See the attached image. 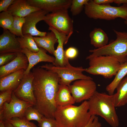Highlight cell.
I'll return each instance as SVG.
<instances>
[{
    "instance_id": "1f68e13d",
    "label": "cell",
    "mask_w": 127,
    "mask_h": 127,
    "mask_svg": "<svg viewBox=\"0 0 127 127\" xmlns=\"http://www.w3.org/2000/svg\"><path fill=\"white\" fill-rule=\"evenodd\" d=\"M38 125L39 127H58L55 119L48 118L44 116L38 123Z\"/></svg>"
},
{
    "instance_id": "e575fe53",
    "label": "cell",
    "mask_w": 127,
    "mask_h": 127,
    "mask_svg": "<svg viewBox=\"0 0 127 127\" xmlns=\"http://www.w3.org/2000/svg\"><path fill=\"white\" fill-rule=\"evenodd\" d=\"M101 124L99 122L98 117L92 115L87 124L83 127H101Z\"/></svg>"
},
{
    "instance_id": "74e56055",
    "label": "cell",
    "mask_w": 127,
    "mask_h": 127,
    "mask_svg": "<svg viewBox=\"0 0 127 127\" xmlns=\"http://www.w3.org/2000/svg\"><path fill=\"white\" fill-rule=\"evenodd\" d=\"M114 3L118 5L122 4H127V0H114Z\"/></svg>"
},
{
    "instance_id": "cb8c5ba5",
    "label": "cell",
    "mask_w": 127,
    "mask_h": 127,
    "mask_svg": "<svg viewBox=\"0 0 127 127\" xmlns=\"http://www.w3.org/2000/svg\"><path fill=\"white\" fill-rule=\"evenodd\" d=\"M127 74V64L123 65L119 70L112 81L106 87V91L110 95L114 94L119 84Z\"/></svg>"
},
{
    "instance_id": "836d02e7",
    "label": "cell",
    "mask_w": 127,
    "mask_h": 127,
    "mask_svg": "<svg viewBox=\"0 0 127 127\" xmlns=\"http://www.w3.org/2000/svg\"><path fill=\"white\" fill-rule=\"evenodd\" d=\"M65 55L68 59H72L76 58L77 56L78 52L75 48L70 47L65 51Z\"/></svg>"
},
{
    "instance_id": "ab89813d",
    "label": "cell",
    "mask_w": 127,
    "mask_h": 127,
    "mask_svg": "<svg viewBox=\"0 0 127 127\" xmlns=\"http://www.w3.org/2000/svg\"><path fill=\"white\" fill-rule=\"evenodd\" d=\"M0 127H5L3 121L0 120Z\"/></svg>"
},
{
    "instance_id": "44dd1931",
    "label": "cell",
    "mask_w": 127,
    "mask_h": 127,
    "mask_svg": "<svg viewBox=\"0 0 127 127\" xmlns=\"http://www.w3.org/2000/svg\"><path fill=\"white\" fill-rule=\"evenodd\" d=\"M37 46L42 48L54 55L55 50V44L58 42V40L54 33L52 31L47 33L44 37H33Z\"/></svg>"
},
{
    "instance_id": "3957f363",
    "label": "cell",
    "mask_w": 127,
    "mask_h": 127,
    "mask_svg": "<svg viewBox=\"0 0 127 127\" xmlns=\"http://www.w3.org/2000/svg\"><path fill=\"white\" fill-rule=\"evenodd\" d=\"M89 112L91 116H99L112 127H118L119 118L117 114L114 95L96 91L88 101Z\"/></svg>"
},
{
    "instance_id": "4dcf8cb0",
    "label": "cell",
    "mask_w": 127,
    "mask_h": 127,
    "mask_svg": "<svg viewBox=\"0 0 127 127\" xmlns=\"http://www.w3.org/2000/svg\"><path fill=\"white\" fill-rule=\"evenodd\" d=\"M13 91L9 89L0 92V109L1 108L4 103L9 102L10 101Z\"/></svg>"
},
{
    "instance_id": "f35d334b",
    "label": "cell",
    "mask_w": 127,
    "mask_h": 127,
    "mask_svg": "<svg viewBox=\"0 0 127 127\" xmlns=\"http://www.w3.org/2000/svg\"><path fill=\"white\" fill-rule=\"evenodd\" d=\"M5 127H15L6 121H3Z\"/></svg>"
},
{
    "instance_id": "60d3db41",
    "label": "cell",
    "mask_w": 127,
    "mask_h": 127,
    "mask_svg": "<svg viewBox=\"0 0 127 127\" xmlns=\"http://www.w3.org/2000/svg\"><path fill=\"white\" fill-rule=\"evenodd\" d=\"M124 23L127 27V20H124Z\"/></svg>"
},
{
    "instance_id": "277c9868",
    "label": "cell",
    "mask_w": 127,
    "mask_h": 127,
    "mask_svg": "<svg viewBox=\"0 0 127 127\" xmlns=\"http://www.w3.org/2000/svg\"><path fill=\"white\" fill-rule=\"evenodd\" d=\"M86 59L89 61V66L85 68V71L94 75H101L106 79L115 76L120 69L127 64V59L109 55H89Z\"/></svg>"
},
{
    "instance_id": "603a6c76",
    "label": "cell",
    "mask_w": 127,
    "mask_h": 127,
    "mask_svg": "<svg viewBox=\"0 0 127 127\" xmlns=\"http://www.w3.org/2000/svg\"><path fill=\"white\" fill-rule=\"evenodd\" d=\"M116 92L114 94L116 107L127 104V76L123 78L117 87Z\"/></svg>"
},
{
    "instance_id": "484cf974",
    "label": "cell",
    "mask_w": 127,
    "mask_h": 127,
    "mask_svg": "<svg viewBox=\"0 0 127 127\" xmlns=\"http://www.w3.org/2000/svg\"><path fill=\"white\" fill-rule=\"evenodd\" d=\"M12 25L9 30L12 33L17 37H23L22 28L25 22L24 17L14 16Z\"/></svg>"
},
{
    "instance_id": "d590c367",
    "label": "cell",
    "mask_w": 127,
    "mask_h": 127,
    "mask_svg": "<svg viewBox=\"0 0 127 127\" xmlns=\"http://www.w3.org/2000/svg\"><path fill=\"white\" fill-rule=\"evenodd\" d=\"M14 1V0H0V12L7 11L8 8Z\"/></svg>"
},
{
    "instance_id": "e0dca14e",
    "label": "cell",
    "mask_w": 127,
    "mask_h": 127,
    "mask_svg": "<svg viewBox=\"0 0 127 127\" xmlns=\"http://www.w3.org/2000/svg\"><path fill=\"white\" fill-rule=\"evenodd\" d=\"M28 65V62L26 56L20 52L16 57L8 63L0 67V78H1L21 69L25 71Z\"/></svg>"
},
{
    "instance_id": "f1b7e54d",
    "label": "cell",
    "mask_w": 127,
    "mask_h": 127,
    "mask_svg": "<svg viewBox=\"0 0 127 127\" xmlns=\"http://www.w3.org/2000/svg\"><path fill=\"white\" fill-rule=\"evenodd\" d=\"M6 121L15 127H38L34 123L28 120L24 117L14 118Z\"/></svg>"
},
{
    "instance_id": "52a82bcc",
    "label": "cell",
    "mask_w": 127,
    "mask_h": 127,
    "mask_svg": "<svg viewBox=\"0 0 127 127\" xmlns=\"http://www.w3.org/2000/svg\"><path fill=\"white\" fill-rule=\"evenodd\" d=\"M56 73L60 78V84L69 86L73 81L82 79H92L84 74L85 68L82 67H75L69 63L64 66L58 67L51 64H46L39 66Z\"/></svg>"
},
{
    "instance_id": "6da1fadb",
    "label": "cell",
    "mask_w": 127,
    "mask_h": 127,
    "mask_svg": "<svg viewBox=\"0 0 127 127\" xmlns=\"http://www.w3.org/2000/svg\"><path fill=\"white\" fill-rule=\"evenodd\" d=\"M32 72L35 108L44 117L54 119L57 108L55 98L59 88L60 78L56 73L39 66L33 68Z\"/></svg>"
},
{
    "instance_id": "7a4b0ae2",
    "label": "cell",
    "mask_w": 127,
    "mask_h": 127,
    "mask_svg": "<svg viewBox=\"0 0 127 127\" xmlns=\"http://www.w3.org/2000/svg\"><path fill=\"white\" fill-rule=\"evenodd\" d=\"M88 101L78 106L73 105L57 107L54 115L58 127H83L89 122L91 116L89 112Z\"/></svg>"
},
{
    "instance_id": "d6a6232c",
    "label": "cell",
    "mask_w": 127,
    "mask_h": 127,
    "mask_svg": "<svg viewBox=\"0 0 127 127\" xmlns=\"http://www.w3.org/2000/svg\"><path fill=\"white\" fill-rule=\"evenodd\" d=\"M17 55V54L15 53L0 54V66L4 65L11 61L16 57Z\"/></svg>"
},
{
    "instance_id": "30bf717a",
    "label": "cell",
    "mask_w": 127,
    "mask_h": 127,
    "mask_svg": "<svg viewBox=\"0 0 127 127\" xmlns=\"http://www.w3.org/2000/svg\"><path fill=\"white\" fill-rule=\"evenodd\" d=\"M75 102L89 100L96 91V85L93 79H82L76 80L68 86Z\"/></svg>"
},
{
    "instance_id": "ac0fdd59",
    "label": "cell",
    "mask_w": 127,
    "mask_h": 127,
    "mask_svg": "<svg viewBox=\"0 0 127 127\" xmlns=\"http://www.w3.org/2000/svg\"><path fill=\"white\" fill-rule=\"evenodd\" d=\"M40 10L31 6L27 0H14L7 11L13 16L25 17L32 12Z\"/></svg>"
},
{
    "instance_id": "ba28073f",
    "label": "cell",
    "mask_w": 127,
    "mask_h": 127,
    "mask_svg": "<svg viewBox=\"0 0 127 127\" xmlns=\"http://www.w3.org/2000/svg\"><path fill=\"white\" fill-rule=\"evenodd\" d=\"M44 21L49 27L69 38L73 33V21L69 15L68 10L49 13Z\"/></svg>"
},
{
    "instance_id": "8d00e7d4",
    "label": "cell",
    "mask_w": 127,
    "mask_h": 127,
    "mask_svg": "<svg viewBox=\"0 0 127 127\" xmlns=\"http://www.w3.org/2000/svg\"><path fill=\"white\" fill-rule=\"evenodd\" d=\"M94 2L97 4H110L114 3V0H94Z\"/></svg>"
},
{
    "instance_id": "9c48e42d",
    "label": "cell",
    "mask_w": 127,
    "mask_h": 127,
    "mask_svg": "<svg viewBox=\"0 0 127 127\" xmlns=\"http://www.w3.org/2000/svg\"><path fill=\"white\" fill-rule=\"evenodd\" d=\"M33 106L29 102L17 97L13 91L9 102H6L0 109V120L5 121L14 118H23L29 107Z\"/></svg>"
},
{
    "instance_id": "ffe728a7",
    "label": "cell",
    "mask_w": 127,
    "mask_h": 127,
    "mask_svg": "<svg viewBox=\"0 0 127 127\" xmlns=\"http://www.w3.org/2000/svg\"><path fill=\"white\" fill-rule=\"evenodd\" d=\"M55 102L57 108L72 105L75 103V102L71 95L68 86L60 84L55 96Z\"/></svg>"
},
{
    "instance_id": "2e32d148",
    "label": "cell",
    "mask_w": 127,
    "mask_h": 127,
    "mask_svg": "<svg viewBox=\"0 0 127 127\" xmlns=\"http://www.w3.org/2000/svg\"><path fill=\"white\" fill-rule=\"evenodd\" d=\"M48 29L54 33L58 40V44L55 52L54 56L55 59L53 65L58 67L64 66L69 62V59L65 55L64 45L67 43L69 38L66 35L59 32L51 27H49Z\"/></svg>"
},
{
    "instance_id": "83f0119b",
    "label": "cell",
    "mask_w": 127,
    "mask_h": 127,
    "mask_svg": "<svg viewBox=\"0 0 127 127\" xmlns=\"http://www.w3.org/2000/svg\"><path fill=\"white\" fill-rule=\"evenodd\" d=\"M44 116L37 109L32 106L29 107L26 110L24 117L28 121L36 120L39 123Z\"/></svg>"
},
{
    "instance_id": "5bb4252c",
    "label": "cell",
    "mask_w": 127,
    "mask_h": 127,
    "mask_svg": "<svg viewBox=\"0 0 127 127\" xmlns=\"http://www.w3.org/2000/svg\"><path fill=\"white\" fill-rule=\"evenodd\" d=\"M22 49L16 36L8 30H4L0 36V54L21 52Z\"/></svg>"
},
{
    "instance_id": "5b68a950",
    "label": "cell",
    "mask_w": 127,
    "mask_h": 127,
    "mask_svg": "<svg viewBox=\"0 0 127 127\" xmlns=\"http://www.w3.org/2000/svg\"><path fill=\"white\" fill-rule=\"evenodd\" d=\"M84 9L85 14L90 18L110 20L120 18L127 20V4L113 6L110 4H97L89 0Z\"/></svg>"
},
{
    "instance_id": "4fadbf2b",
    "label": "cell",
    "mask_w": 127,
    "mask_h": 127,
    "mask_svg": "<svg viewBox=\"0 0 127 127\" xmlns=\"http://www.w3.org/2000/svg\"><path fill=\"white\" fill-rule=\"evenodd\" d=\"M31 5L49 13L68 10L72 0H27Z\"/></svg>"
},
{
    "instance_id": "8fae6325",
    "label": "cell",
    "mask_w": 127,
    "mask_h": 127,
    "mask_svg": "<svg viewBox=\"0 0 127 127\" xmlns=\"http://www.w3.org/2000/svg\"><path fill=\"white\" fill-rule=\"evenodd\" d=\"M33 78L32 72L24 75L19 84L13 91L18 98L35 106L36 100L33 85Z\"/></svg>"
},
{
    "instance_id": "8992f818",
    "label": "cell",
    "mask_w": 127,
    "mask_h": 127,
    "mask_svg": "<svg viewBox=\"0 0 127 127\" xmlns=\"http://www.w3.org/2000/svg\"><path fill=\"white\" fill-rule=\"evenodd\" d=\"M113 31L115 34V40H111L104 47L90 50L91 56L102 55L113 56L123 59H127V32Z\"/></svg>"
},
{
    "instance_id": "7402d4cb",
    "label": "cell",
    "mask_w": 127,
    "mask_h": 127,
    "mask_svg": "<svg viewBox=\"0 0 127 127\" xmlns=\"http://www.w3.org/2000/svg\"><path fill=\"white\" fill-rule=\"evenodd\" d=\"M89 35L91 44L96 48H102L108 44V36L100 28H95L90 32Z\"/></svg>"
},
{
    "instance_id": "9a60e30c",
    "label": "cell",
    "mask_w": 127,
    "mask_h": 127,
    "mask_svg": "<svg viewBox=\"0 0 127 127\" xmlns=\"http://www.w3.org/2000/svg\"><path fill=\"white\" fill-rule=\"evenodd\" d=\"M46 52V50L41 48L37 52H32L26 48L22 49L21 52L26 56L28 62V66L24 71V75L28 74L32 68L39 62H47L53 64L54 63L55 58L47 54Z\"/></svg>"
},
{
    "instance_id": "d6986e66",
    "label": "cell",
    "mask_w": 127,
    "mask_h": 127,
    "mask_svg": "<svg viewBox=\"0 0 127 127\" xmlns=\"http://www.w3.org/2000/svg\"><path fill=\"white\" fill-rule=\"evenodd\" d=\"M25 71L24 69H21L0 78V92L9 89L13 91L21 82Z\"/></svg>"
},
{
    "instance_id": "4316f807",
    "label": "cell",
    "mask_w": 127,
    "mask_h": 127,
    "mask_svg": "<svg viewBox=\"0 0 127 127\" xmlns=\"http://www.w3.org/2000/svg\"><path fill=\"white\" fill-rule=\"evenodd\" d=\"M14 17L7 12H3L0 13V26L4 30H9L13 24Z\"/></svg>"
},
{
    "instance_id": "f546056e",
    "label": "cell",
    "mask_w": 127,
    "mask_h": 127,
    "mask_svg": "<svg viewBox=\"0 0 127 127\" xmlns=\"http://www.w3.org/2000/svg\"><path fill=\"white\" fill-rule=\"evenodd\" d=\"M89 0H72L70 7V11L73 16L79 14L82 12L84 6Z\"/></svg>"
},
{
    "instance_id": "7c38bea8",
    "label": "cell",
    "mask_w": 127,
    "mask_h": 127,
    "mask_svg": "<svg viewBox=\"0 0 127 127\" xmlns=\"http://www.w3.org/2000/svg\"><path fill=\"white\" fill-rule=\"evenodd\" d=\"M49 13L45 11L40 10L34 12L24 17L25 22L22 28L23 35L29 34L32 36L44 37L47 33L40 31L36 28L37 24L41 20H44L46 15Z\"/></svg>"
},
{
    "instance_id": "d4e9b609",
    "label": "cell",
    "mask_w": 127,
    "mask_h": 127,
    "mask_svg": "<svg viewBox=\"0 0 127 127\" xmlns=\"http://www.w3.org/2000/svg\"><path fill=\"white\" fill-rule=\"evenodd\" d=\"M17 39L22 49L26 48L34 52H37L40 50V48L37 46L33 37L30 34L24 35L23 37H17Z\"/></svg>"
}]
</instances>
